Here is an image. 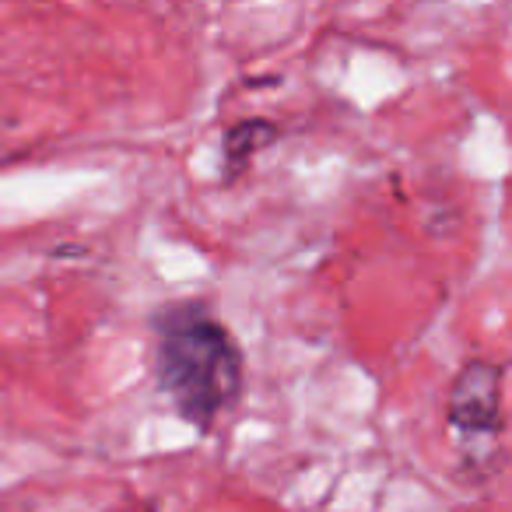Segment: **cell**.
<instances>
[{
	"label": "cell",
	"mask_w": 512,
	"mask_h": 512,
	"mask_svg": "<svg viewBox=\"0 0 512 512\" xmlns=\"http://www.w3.org/2000/svg\"><path fill=\"white\" fill-rule=\"evenodd\" d=\"M155 376L179 418L211 428L221 411L242 393V351L235 337L207 313V306L186 302L158 316Z\"/></svg>",
	"instance_id": "cell-1"
},
{
	"label": "cell",
	"mask_w": 512,
	"mask_h": 512,
	"mask_svg": "<svg viewBox=\"0 0 512 512\" xmlns=\"http://www.w3.org/2000/svg\"><path fill=\"white\" fill-rule=\"evenodd\" d=\"M446 421L463 442L495 449L502 435V365L470 358L456 372L446 400Z\"/></svg>",
	"instance_id": "cell-2"
},
{
	"label": "cell",
	"mask_w": 512,
	"mask_h": 512,
	"mask_svg": "<svg viewBox=\"0 0 512 512\" xmlns=\"http://www.w3.org/2000/svg\"><path fill=\"white\" fill-rule=\"evenodd\" d=\"M274 141H278V127H274L271 120H242V123H235V127H228L225 144H221L228 176H239V172L253 162L256 151L271 148Z\"/></svg>",
	"instance_id": "cell-3"
}]
</instances>
